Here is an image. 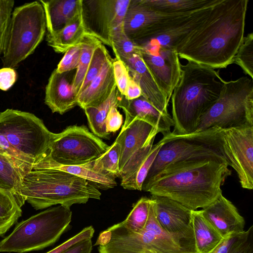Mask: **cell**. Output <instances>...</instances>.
<instances>
[{
  "label": "cell",
  "mask_w": 253,
  "mask_h": 253,
  "mask_svg": "<svg viewBox=\"0 0 253 253\" xmlns=\"http://www.w3.org/2000/svg\"><path fill=\"white\" fill-rule=\"evenodd\" d=\"M110 57L107 49L102 43L95 49L78 95L100 74L105 62Z\"/></svg>",
  "instance_id": "obj_37"
},
{
  "label": "cell",
  "mask_w": 253,
  "mask_h": 253,
  "mask_svg": "<svg viewBox=\"0 0 253 253\" xmlns=\"http://www.w3.org/2000/svg\"><path fill=\"white\" fill-rule=\"evenodd\" d=\"M233 63L239 66L245 74L253 79V33L244 36L234 56Z\"/></svg>",
  "instance_id": "obj_38"
},
{
  "label": "cell",
  "mask_w": 253,
  "mask_h": 253,
  "mask_svg": "<svg viewBox=\"0 0 253 253\" xmlns=\"http://www.w3.org/2000/svg\"><path fill=\"white\" fill-rule=\"evenodd\" d=\"M34 167L51 168L66 171L84 179L98 189H111L117 185L115 178L95 170L93 169V161L81 165H64L56 163L44 157Z\"/></svg>",
  "instance_id": "obj_26"
},
{
  "label": "cell",
  "mask_w": 253,
  "mask_h": 253,
  "mask_svg": "<svg viewBox=\"0 0 253 253\" xmlns=\"http://www.w3.org/2000/svg\"><path fill=\"white\" fill-rule=\"evenodd\" d=\"M222 82L219 98L201 118L195 132L214 126L226 129L253 126V80L242 77Z\"/></svg>",
  "instance_id": "obj_9"
},
{
  "label": "cell",
  "mask_w": 253,
  "mask_h": 253,
  "mask_svg": "<svg viewBox=\"0 0 253 253\" xmlns=\"http://www.w3.org/2000/svg\"><path fill=\"white\" fill-rule=\"evenodd\" d=\"M116 58L122 61L134 55H141L142 47L130 39L124 29L115 33L111 38L110 46Z\"/></svg>",
  "instance_id": "obj_36"
},
{
  "label": "cell",
  "mask_w": 253,
  "mask_h": 253,
  "mask_svg": "<svg viewBox=\"0 0 253 253\" xmlns=\"http://www.w3.org/2000/svg\"><path fill=\"white\" fill-rule=\"evenodd\" d=\"M118 107L125 114V121L122 128H125L134 119L144 121L165 136L171 132L173 123L169 114H164L157 109L143 95L128 100L121 94Z\"/></svg>",
  "instance_id": "obj_17"
},
{
  "label": "cell",
  "mask_w": 253,
  "mask_h": 253,
  "mask_svg": "<svg viewBox=\"0 0 253 253\" xmlns=\"http://www.w3.org/2000/svg\"><path fill=\"white\" fill-rule=\"evenodd\" d=\"M21 208L9 191L0 188V236H3L21 216Z\"/></svg>",
  "instance_id": "obj_33"
},
{
  "label": "cell",
  "mask_w": 253,
  "mask_h": 253,
  "mask_svg": "<svg viewBox=\"0 0 253 253\" xmlns=\"http://www.w3.org/2000/svg\"><path fill=\"white\" fill-rule=\"evenodd\" d=\"M141 95L139 85L130 77L124 97L128 100H131L138 98Z\"/></svg>",
  "instance_id": "obj_48"
},
{
  "label": "cell",
  "mask_w": 253,
  "mask_h": 253,
  "mask_svg": "<svg viewBox=\"0 0 253 253\" xmlns=\"http://www.w3.org/2000/svg\"><path fill=\"white\" fill-rule=\"evenodd\" d=\"M222 80L213 68L192 61L181 65L180 79L171 96V134L196 131L201 118L219 98Z\"/></svg>",
  "instance_id": "obj_3"
},
{
  "label": "cell",
  "mask_w": 253,
  "mask_h": 253,
  "mask_svg": "<svg viewBox=\"0 0 253 253\" xmlns=\"http://www.w3.org/2000/svg\"><path fill=\"white\" fill-rule=\"evenodd\" d=\"M151 199L148 219L139 233L132 232L122 222L103 231L100 238L101 253H191L181 248L160 226Z\"/></svg>",
  "instance_id": "obj_6"
},
{
  "label": "cell",
  "mask_w": 253,
  "mask_h": 253,
  "mask_svg": "<svg viewBox=\"0 0 253 253\" xmlns=\"http://www.w3.org/2000/svg\"><path fill=\"white\" fill-rule=\"evenodd\" d=\"M24 201L35 209L55 205L70 207L85 204L90 199L100 200L101 193L87 180L63 170L34 167L22 179Z\"/></svg>",
  "instance_id": "obj_4"
},
{
  "label": "cell",
  "mask_w": 253,
  "mask_h": 253,
  "mask_svg": "<svg viewBox=\"0 0 253 253\" xmlns=\"http://www.w3.org/2000/svg\"><path fill=\"white\" fill-rule=\"evenodd\" d=\"M141 57L159 87L169 100L181 75L176 50L172 48L144 49Z\"/></svg>",
  "instance_id": "obj_16"
},
{
  "label": "cell",
  "mask_w": 253,
  "mask_h": 253,
  "mask_svg": "<svg viewBox=\"0 0 253 253\" xmlns=\"http://www.w3.org/2000/svg\"><path fill=\"white\" fill-rule=\"evenodd\" d=\"M94 233V229L92 226H87L74 236L46 253H61L81 241L91 239Z\"/></svg>",
  "instance_id": "obj_44"
},
{
  "label": "cell",
  "mask_w": 253,
  "mask_h": 253,
  "mask_svg": "<svg viewBox=\"0 0 253 253\" xmlns=\"http://www.w3.org/2000/svg\"><path fill=\"white\" fill-rule=\"evenodd\" d=\"M227 163L217 159H193L171 163L144 182L142 190L167 197L192 210L204 208L222 194L231 174Z\"/></svg>",
  "instance_id": "obj_2"
},
{
  "label": "cell",
  "mask_w": 253,
  "mask_h": 253,
  "mask_svg": "<svg viewBox=\"0 0 253 253\" xmlns=\"http://www.w3.org/2000/svg\"><path fill=\"white\" fill-rule=\"evenodd\" d=\"M223 133V129L214 126L188 134L170 133L163 136L162 145L144 182L172 163L207 159H217L227 162L222 150Z\"/></svg>",
  "instance_id": "obj_7"
},
{
  "label": "cell",
  "mask_w": 253,
  "mask_h": 253,
  "mask_svg": "<svg viewBox=\"0 0 253 253\" xmlns=\"http://www.w3.org/2000/svg\"><path fill=\"white\" fill-rule=\"evenodd\" d=\"M82 52L81 42L67 50L55 69L60 74L77 69Z\"/></svg>",
  "instance_id": "obj_42"
},
{
  "label": "cell",
  "mask_w": 253,
  "mask_h": 253,
  "mask_svg": "<svg viewBox=\"0 0 253 253\" xmlns=\"http://www.w3.org/2000/svg\"><path fill=\"white\" fill-rule=\"evenodd\" d=\"M120 145L116 139L109 149L93 161V169L114 178L121 177L119 169Z\"/></svg>",
  "instance_id": "obj_34"
},
{
  "label": "cell",
  "mask_w": 253,
  "mask_h": 253,
  "mask_svg": "<svg viewBox=\"0 0 253 253\" xmlns=\"http://www.w3.org/2000/svg\"><path fill=\"white\" fill-rule=\"evenodd\" d=\"M111 57L105 62L100 74L77 96V105L83 110L105 100L117 86Z\"/></svg>",
  "instance_id": "obj_25"
},
{
  "label": "cell",
  "mask_w": 253,
  "mask_h": 253,
  "mask_svg": "<svg viewBox=\"0 0 253 253\" xmlns=\"http://www.w3.org/2000/svg\"><path fill=\"white\" fill-rule=\"evenodd\" d=\"M0 133L34 166L48 153L56 136L34 114L12 109L0 112Z\"/></svg>",
  "instance_id": "obj_10"
},
{
  "label": "cell",
  "mask_w": 253,
  "mask_h": 253,
  "mask_svg": "<svg viewBox=\"0 0 253 253\" xmlns=\"http://www.w3.org/2000/svg\"><path fill=\"white\" fill-rule=\"evenodd\" d=\"M91 239L81 241L61 253H91L92 250Z\"/></svg>",
  "instance_id": "obj_47"
},
{
  "label": "cell",
  "mask_w": 253,
  "mask_h": 253,
  "mask_svg": "<svg viewBox=\"0 0 253 253\" xmlns=\"http://www.w3.org/2000/svg\"><path fill=\"white\" fill-rule=\"evenodd\" d=\"M113 69L117 87L120 94L125 96L130 79L127 67L122 60L115 58L113 60Z\"/></svg>",
  "instance_id": "obj_43"
},
{
  "label": "cell",
  "mask_w": 253,
  "mask_h": 253,
  "mask_svg": "<svg viewBox=\"0 0 253 253\" xmlns=\"http://www.w3.org/2000/svg\"><path fill=\"white\" fill-rule=\"evenodd\" d=\"M253 234V225L247 231L231 234L225 238L210 253H235Z\"/></svg>",
  "instance_id": "obj_40"
},
{
  "label": "cell",
  "mask_w": 253,
  "mask_h": 253,
  "mask_svg": "<svg viewBox=\"0 0 253 253\" xmlns=\"http://www.w3.org/2000/svg\"><path fill=\"white\" fill-rule=\"evenodd\" d=\"M151 203L150 198H140L134 205L126 219L121 222L123 225L132 232H141L144 229L148 219Z\"/></svg>",
  "instance_id": "obj_35"
},
{
  "label": "cell",
  "mask_w": 253,
  "mask_h": 253,
  "mask_svg": "<svg viewBox=\"0 0 253 253\" xmlns=\"http://www.w3.org/2000/svg\"><path fill=\"white\" fill-rule=\"evenodd\" d=\"M44 102L52 113L63 114L77 105V95L65 73L52 72L45 87Z\"/></svg>",
  "instance_id": "obj_24"
},
{
  "label": "cell",
  "mask_w": 253,
  "mask_h": 253,
  "mask_svg": "<svg viewBox=\"0 0 253 253\" xmlns=\"http://www.w3.org/2000/svg\"><path fill=\"white\" fill-rule=\"evenodd\" d=\"M102 42L92 34L86 35L81 42L82 52L78 66L71 83L78 96L95 49Z\"/></svg>",
  "instance_id": "obj_32"
},
{
  "label": "cell",
  "mask_w": 253,
  "mask_h": 253,
  "mask_svg": "<svg viewBox=\"0 0 253 253\" xmlns=\"http://www.w3.org/2000/svg\"><path fill=\"white\" fill-rule=\"evenodd\" d=\"M88 34L92 33L87 29L83 14L60 31L52 34L47 33L46 41L47 44L56 52L64 53L69 48L79 44Z\"/></svg>",
  "instance_id": "obj_27"
},
{
  "label": "cell",
  "mask_w": 253,
  "mask_h": 253,
  "mask_svg": "<svg viewBox=\"0 0 253 253\" xmlns=\"http://www.w3.org/2000/svg\"><path fill=\"white\" fill-rule=\"evenodd\" d=\"M0 152L10 160L20 171L23 177L34 167V165L17 152L6 137L0 133Z\"/></svg>",
  "instance_id": "obj_39"
},
{
  "label": "cell",
  "mask_w": 253,
  "mask_h": 253,
  "mask_svg": "<svg viewBox=\"0 0 253 253\" xmlns=\"http://www.w3.org/2000/svg\"><path fill=\"white\" fill-rule=\"evenodd\" d=\"M219 0H142L154 10L165 14L192 13L215 4Z\"/></svg>",
  "instance_id": "obj_30"
},
{
  "label": "cell",
  "mask_w": 253,
  "mask_h": 253,
  "mask_svg": "<svg viewBox=\"0 0 253 253\" xmlns=\"http://www.w3.org/2000/svg\"><path fill=\"white\" fill-rule=\"evenodd\" d=\"M192 226L196 247L199 253H210L223 237L203 216L200 211L193 210Z\"/></svg>",
  "instance_id": "obj_28"
},
{
  "label": "cell",
  "mask_w": 253,
  "mask_h": 253,
  "mask_svg": "<svg viewBox=\"0 0 253 253\" xmlns=\"http://www.w3.org/2000/svg\"><path fill=\"white\" fill-rule=\"evenodd\" d=\"M16 73L11 68L3 67L0 69V89L6 91L10 88L16 80Z\"/></svg>",
  "instance_id": "obj_46"
},
{
  "label": "cell",
  "mask_w": 253,
  "mask_h": 253,
  "mask_svg": "<svg viewBox=\"0 0 253 253\" xmlns=\"http://www.w3.org/2000/svg\"><path fill=\"white\" fill-rule=\"evenodd\" d=\"M109 147L85 126L74 125L56 133L45 157L59 164L81 165L94 161Z\"/></svg>",
  "instance_id": "obj_11"
},
{
  "label": "cell",
  "mask_w": 253,
  "mask_h": 253,
  "mask_svg": "<svg viewBox=\"0 0 253 253\" xmlns=\"http://www.w3.org/2000/svg\"><path fill=\"white\" fill-rule=\"evenodd\" d=\"M120 96L121 94L116 86L103 102L84 109L90 129L98 137L109 138L110 134L106 131L105 127L106 119L112 107H118Z\"/></svg>",
  "instance_id": "obj_29"
},
{
  "label": "cell",
  "mask_w": 253,
  "mask_h": 253,
  "mask_svg": "<svg viewBox=\"0 0 253 253\" xmlns=\"http://www.w3.org/2000/svg\"><path fill=\"white\" fill-rule=\"evenodd\" d=\"M130 0L84 1L83 17L88 30L110 46L111 37L123 30L124 18Z\"/></svg>",
  "instance_id": "obj_15"
},
{
  "label": "cell",
  "mask_w": 253,
  "mask_h": 253,
  "mask_svg": "<svg viewBox=\"0 0 253 253\" xmlns=\"http://www.w3.org/2000/svg\"><path fill=\"white\" fill-rule=\"evenodd\" d=\"M214 4L165 19L152 27L136 43L144 49H176L178 45L207 19Z\"/></svg>",
  "instance_id": "obj_12"
},
{
  "label": "cell",
  "mask_w": 253,
  "mask_h": 253,
  "mask_svg": "<svg viewBox=\"0 0 253 253\" xmlns=\"http://www.w3.org/2000/svg\"><path fill=\"white\" fill-rule=\"evenodd\" d=\"M157 130L149 124L133 120L125 128H122L116 139L120 145V173L130 159L145 145L154 140Z\"/></svg>",
  "instance_id": "obj_20"
},
{
  "label": "cell",
  "mask_w": 253,
  "mask_h": 253,
  "mask_svg": "<svg viewBox=\"0 0 253 253\" xmlns=\"http://www.w3.org/2000/svg\"><path fill=\"white\" fill-rule=\"evenodd\" d=\"M152 140L145 145L121 171V186L126 189L142 190L148 171L162 145L161 139L154 145Z\"/></svg>",
  "instance_id": "obj_21"
},
{
  "label": "cell",
  "mask_w": 253,
  "mask_h": 253,
  "mask_svg": "<svg viewBox=\"0 0 253 253\" xmlns=\"http://www.w3.org/2000/svg\"><path fill=\"white\" fill-rule=\"evenodd\" d=\"M222 150L243 188L253 189V126L223 129Z\"/></svg>",
  "instance_id": "obj_14"
},
{
  "label": "cell",
  "mask_w": 253,
  "mask_h": 253,
  "mask_svg": "<svg viewBox=\"0 0 253 253\" xmlns=\"http://www.w3.org/2000/svg\"><path fill=\"white\" fill-rule=\"evenodd\" d=\"M14 3L12 0H0V56L2 54Z\"/></svg>",
  "instance_id": "obj_41"
},
{
  "label": "cell",
  "mask_w": 253,
  "mask_h": 253,
  "mask_svg": "<svg viewBox=\"0 0 253 253\" xmlns=\"http://www.w3.org/2000/svg\"><path fill=\"white\" fill-rule=\"evenodd\" d=\"M72 216L70 207L58 205L22 221L0 242V252L25 253L54 244L70 225Z\"/></svg>",
  "instance_id": "obj_5"
},
{
  "label": "cell",
  "mask_w": 253,
  "mask_h": 253,
  "mask_svg": "<svg viewBox=\"0 0 253 253\" xmlns=\"http://www.w3.org/2000/svg\"><path fill=\"white\" fill-rule=\"evenodd\" d=\"M201 211L203 216L223 238L245 231V221L243 217L232 203L222 194Z\"/></svg>",
  "instance_id": "obj_18"
},
{
  "label": "cell",
  "mask_w": 253,
  "mask_h": 253,
  "mask_svg": "<svg viewBox=\"0 0 253 253\" xmlns=\"http://www.w3.org/2000/svg\"><path fill=\"white\" fill-rule=\"evenodd\" d=\"M178 15L180 14L161 13L146 5L142 0H130L124 18V31L136 43L155 25Z\"/></svg>",
  "instance_id": "obj_19"
},
{
  "label": "cell",
  "mask_w": 253,
  "mask_h": 253,
  "mask_svg": "<svg viewBox=\"0 0 253 253\" xmlns=\"http://www.w3.org/2000/svg\"><path fill=\"white\" fill-rule=\"evenodd\" d=\"M43 8L48 34H52L78 19L83 12L82 0L39 1Z\"/></svg>",
  "instance_id": "obj_23"
},
{
  "label": "cell",
  "mask_w": 253,
  "mask_h": 253,
  "mask_svg": "<svg viewBox=\"0 0 253 253\" xmlns=\"http://www.w3.org/2000/svg\"><path fill=\"white\" fill-rule=\"evenodd\" d=\"M117 108L116 106L112 107L106 119V130L109 134L112 132H116L120 128L123 124V116L118 111Z\"/></svg>",
  "instance_id": "obj_45"
},
{
  "label": "cell",
  "mask_w": 253,
  "mask_h": 253,
  "mask_svg": "<svg viewBox=\"0 0 253 253\" xmlns=\"http://www.w3.org/2000/svg\"><path fill=\"white\" fill-rule=\"evenodd\" d=\"M248 0H219L207 19L176 47L179 57L214 69L226 68L244 37Z\"/></svg>",
  "instance_id": "obj_1"
},
{
  "label": "cell",
  "mask_w": 253,
  "mask_h": 253,
  "mask_svg": "<svg viewBox=\"0 0 253 253\" xmlns=\"http://www.w3.org/2000/svg\"><path fill=\"white\" fill-rule=\"evenodd\" d=\"M156 219L161 228L191 253L197 250L192 226L193 211L167 197L152 195Z\"/></svg>",
  "instance_id": "obj_13"
},
{
  "label": "cell",
  "mask_w": 253,
  "mask_h": 253,
  "mask_svg": "<svg viewBox=\"0 0 253 253\" xmlns=\"http://www.w3.org/2000/svg\"><path fill=\"white\" fill-rule=\"evenodd\" d=\"M22 179L14 164L0 152V188L9 191L20 207L25 203L21 195Z\"/></svg>",
  "instance_id": "obj_31"
},
{
  "label": "cell",
  "mask_w": 253,
  "mask_h": 253,
  "mask_svg": "<svg viewBox=\"0 0 253 253\" xmlns=\"http://www.w3.org/2000/svg\"><path fill=\"white\" fill-rule=\"evenodd\" d=\"M235 253H253V234Z\"/></svg>",
  "instance_id": "obj_49"
},
{
  "label": "cell",
  "mask_w": 253,
  "mask_h": 253,
  "mask_svg": "<svg viewBox=\"0 0 253 253\" xmlns=\"http://www.w3.org/2000/svg\"><path fill=\"white\" fill-rule=\"evenodd\" d=\"M123 61L127 67L130 77L139 85L142 95L159 111L169 114V100L159 87L141 56L135 55Z\"/></svg>",
  "instance_id": "obj_22"
},
{
  "label": "cell",
  "mask_w": 253,
  "mask_h": 253,
  "mask_svg": "<svg viewBox=\"0 0 253 253\" xmlns=\"http://www.w3.org/2000/svg\"><path fill=\"white\" fill-rule=\"evenodd\" d=\"M46 28L42 5L39 1L25 3L12 12L2 61L13 68L32 54L42 41Z\"/></svg>",
  "instance_id": "obj_8"
}]
</instances>
